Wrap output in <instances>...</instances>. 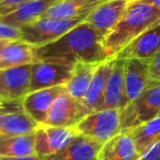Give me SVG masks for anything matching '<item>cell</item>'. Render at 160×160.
Returning a JSON list of instances; mask_svg holds the SVG:
<instances>
[{
	"instance_id": "4316f807",
	"label": "cell",
	"mask_w": 160,
	"mask_h": 160,
	"mask_svg": "<svg viewBox=\"0 0 160 160\" xmlns=\"http://www.w3.org/2000/svg\"><path fill=\"white\" fill-rule=\"evenodd\" d=\"M148 70H149V78H150V80L159 81L160 80V49L149 60Z\"/></svg>"
},
{
	"instance_id": "484cf974",
	"label": "cell",
	"mask_w": 160,
	"mask_h": 160,
	"mask_svg": "<svg viewBox=\"0 0 160 160\" xmlns=\"http://www.w3.org/2000/svg\"><path fill=\"white\" fill-rule=\"evenodd\" d=\"M0 40H8V41L21 40L20 29H17V28H13L11 25H8L2 22H0Z\"/></svg>"
},
{
	"instance_id": "d6986e66",
	"label": "cell",
	"mask_w": 160,
	"mask_h": 160,
	"mask_svg": "<svg viewBox=\"0 0 160 160\" xmlns=\"http://www.w3.org/2000/svg\"><path fill=\"white\" fill-rule=\"evenodd\" d=\"M124 59L114 58V65L108 79L102 109L120 110L124 93Z\"/></svg>"
},
{
	"instance_id": "277c9868",
	"label": "cell",
	"mask_w": 160,
	"mask_h": 160,
	"mask_svg": "<svg viewBox=\"0 0 160 160\" xmlns=\"http://www.w3.org/2000/svg\"><path fill=\"white\" fill-rule=\"evenodd\" d=\"M85 20L86 18L58 19L43 17L40 20L21 28V41L35 47L43 46L57 41Z\"/></svg>"
},
{
	"instance_id": "44dd1931",
	"label": "cell",
	"mask_w": 160,
	"mask_h": 160,
	"mask_svg": "<svg viewBox=\"0 0 160 160\" xmlns=\"http://www.w3.org/2000/svg\"><path fill=\"white\" fill-rule=\"evenodd\" d=\"M99 65L100 64H92V62H76L73 65L70 80L66 85L67 93L81 102L89 89L92 78H93L94 72Z\"/></svg>"
},
{
	"instance_id": "6da1fadb",
	"label": "cell",
	"mask_w": 160,
	"mask_h": 160,
	"mask_svg": "<svg viewBox=\"0 0 160 160\" xmlns=\"http://www.w3.org/2000/svg\"><path fill=\"white\" fill-rule=\"evenodd\" d=\"M104 40V35L83 21L55 42L36 47V59L72 66L78 62L101 64L109 59L103 47Z\"/></svg>"
},
{
	"instance_id": "52a82bcc",
	"label": "cell",
	"mask_w": 160,
	"mask_h": 160,
	"mask_svg": "<svg viewBox=\"0 0 160 160\" xmlns=\"http://www.w3.org/2000/svg\"><path fill=\"white\" fill-rule=\"evenodd\" d=\"M34 134L35 156L42 160L62 150L78 135L75 128L48 125H40Z\"/></svg>"
},
{
	"instance_id": "e575fe53",
	"label": "cell",
	"mask_w": 160,
	"mask_h": 160,
	"mask_svg": "<svg viewBox=\"0 0 160 160\" xmlns=\"http://www.w3.org/2000/svg\"><path fill=\"white\" fill-rule=\"evenodd\" d=\"M0 41H1V40H0Z\"/></svg>"
},
{
	"instance_id": "7a4b0ae2",
	"label": "cell",
	"mask_w": 160,
	"mask_h": 160,
	"mask_svg": "<svg viewBox=\"0 0 160 160\" xmlns=\"http://www.w3.org/2000/svg\"><path fill=\"white\" fill-rule=\"evenodd\" d=\"M158 24H160V9L142 0H132L118 24L103 42L108 58H115L132 41Z\"/></svg>"
},
{
	"instance_id": "9a60e30c",
	"label": "cell",
	"mask_w": 160,
	"mask_h": 160,
	"mask_svg": "<svg viewBox=\"0 0 160 160\" xmlns=\"http://www.w3.org/2000/svg\"><path fill=\"white\" fill-rule=\"evenodd\" d=\"M60 1L62 0H29L18 10L0 18V22L21 29L24 25L40 20L53 6L57 5Z\"/></svg>"
},
{
	"instance_id": "7402d4cb",
	"label": "cell",
	"mask_w": 160,
	"mask_h": 160,
	"mask_svg": "<svg viewBox=\"0 0 160 160\" xmlns=\"http://www.w3.org/2000/svg\"><path fill=\"white\" fill-rule=\"evenodd\" d=\"M35 133V132H34ZM27 135H0V156L31 157L35 156V134Z\"/></svg>"
},
{
	"instance_id": "4fadbf2b",
	"label": "cell",
	"mask_w": 160,
	"mask_h": 160,
	"mask_svg": "<svg viewBox=\"0 0 160 160\" xmlns=\"http://www.w3.org/2000/svg\"><path fill=\"white\" fill-rule=\"evenodd\" d=\"M32 65H23L1 70L2 92L6 102L21 100L30 93Z\"/></svg>"
},
{
	"instance_id": "d6a6232c",
	"label": "cell",
	"mask_w": 160,
	"mask_h": 160,
	"mask_svg": "<svg viewBox=\"0 0 160 160\" xmlns=\"http://www.w3.org/2000/svg\"><path fill=\"white\" fill-rule=\"evenodd\" d=\"M9 42H11V41H8V40H1L0 41V56H1L3 49H5V47L7 46Z\"/></svg>"
},
{
	"instance_id": "ac0fdd59",
	"label": "cell",
	"mask_w": 160,
	"mask_h": 160,
	"mask_svg": "<svg viewBox=\"0 0 160 160\" xmlns=\"http://www.w3.org/2000/svg\"><path fill=\"white\" fill-rule=\"evenodd\" d=\"M36 59V47L21 40L11 41L5 47L0 56V70L34 64Z\"/></svg>"
},
{
	"instance_id": "1f68e13d",
	"label": "cell",
	"mask_w": 160,
	"mask_h": 160,
	"mask_svg": "<svg viewBox=\"0 0 160 160\" xmlns=\"http://www.w3.org/2000/svg\"><path fill=\"white\" fill-rule=\"evenodd\" d=\"M142 1H145V2L158 8V9H160V0H142Z\"/></svg>"
},
{
	"instance_id": "83f0119b",
	"label": "cell",
	"mask_w": 160,
	"mask_h": 160,
	"mask_svg": "<svg viewBox=\"0 0 160 160\" xmlns=\"http://www.w3.org/2000/svg\"><path fill=\"white\" fill-rule=\"evenodd\" d=\"M139 160H160V140L148 147L140 155Z\"/></svg>"
},
{
	"instance_id": "836d02e7",
	"label": "cell",
	"mask_w": 160,
	"mask_h": 160,
	"mask_svg": "<svg viewBox=\"0 0 160 160\" xmlns=\"http://www.w3.org/2000/svg\"><path fill=\"white\" fill-rule=\"evenodd\" d=\"M0 1H1V0H0Z\"/></svg>"
},
{
	"instance_id": "9c48e42d",
	"label": "cell",
	"mask_w": 160,
	"mask_h": 160,
	"mask_svg": "<svg viewBox=\"0 0 160 160\" xmlns=\"http://www.w3.org/2000/svg\"><path fill=\"white\" fill-rule=\"evenodd\" d=\"M132 0H107L86 18L85 22L107 38L118 24Z\"/></svg>"
},
{
	"instance_id": "8992f818",
	"label": "cell",
	"mask_w": 160,
	"mask_h": 160,
	"mask_svg": "<svg viewBox=\"0 0 160 160\" xmlns=\"http://www.w3.org/2000/svg\"><path fill=\"white\" fill-rule=\"evenodd\" d=\"M73 66L57 62H36L32 65L30 92L46 88L66 86L71 78Z\"/></svg>"
},
{
	"instance_id": "cb8c5ba5",
	"label": "cell",
	"mask_w": 160,
	"mask_h": 160,
	"mask_svg": "<svg viewBox=\"0 0 160 160\" xmlns=\"http://www.w3.org/2000/svg\"><path fill=\"white\" fill-rule=\"evenodd\" d=\"M138 152L142 155L148 147L160 140V113L151 120L129 129Z\"/></svg>"
},
{
	"instance_id": "30bf717a",
	"label": "cell",
	"mask_w": 160,
	"mask_h": 160,
	"mask_svg": "<svg viewBox=\"0 0 160 160\" xmlns=\"http://www.w3.org/2000/svg\"><path fill=\"white\" fill-rule=\"evenodd\" d=\"M66 92V86L46 88L30 92L21 100L22 109L38 125L45 124L55 101Z\"/></svg>"
},
{
	"instance_id": "5b68a950",
	"label": "cell",
	"mask_w": 160,
	"mask_h": 160,
	"mask_svg": "<svg viewBox=\"0 0 160 160\" xmlns=\"http://www.w3.org/2000/svg\"><path fill=\"white\" fill-rule=\"evenodd\" d=\"M73 128L78 134L104 144L121 131L120 110H101L88 114Z\"/></svg>"
},
{
	"instance_id": "8fae6325",
	"label": "cell",
	"mask_w": 160,
	"mask_h": 160,
	"mask_svg": "<svg viewBox=\"0 0 160 160\" xmlns=\"http://www.w3.org/2000/svg\"><path fill=\"white\" fill-rule=\"evenodd\" d=\"M124 60V93L120 110L135 101L150 82L148 62L137 59Z\"/></svg>"
},
{
	"instance_id": "603a6c76",
	"label": "cell",
	"mask_w": 160,
	"mask_h": 160,
	"mask_svg": "<svg viewBox=\"0 0 160 160\" xmlns=\"http://www.w3.org/2000/svg\"><path fill=\"white\" fill-rule=\"evenodd\" d=\"M38 126L40 125L28 115L22 108H18L5 114L0 135H27L34 133Z\"/></svg>"
},
{
	"instance_id": "ffe728a7",
	"label": "cell",
	"mask_w": 160,
	"mask_h": 160,
	"mask_svg": "<svg viewBox=\"0 0 160 160\" xmlns=\"http://www.w3.org/2000/svg\"><path fill=\"white\" fill-rule=\"evenodd\" d=\"M107 0H62L53 6L44 17L58 19L87 18Z\"/></svg>"
},
{
	"instance_id": "d4e9b609",
	"label": "cell",
	"mask_w": 160,
	"mask_h": 160,
	"mask_svg": "<svg viewBox=\"0 0 160 160\" xmlns=\"http://www.w3.org/2000/svg\"><path fill=\"white\" fill-rule=\"evenodd\" d=\"M28 1L29 0H1L0 1V18L12 13Z\"/></svg>"
},
{
	"instance_id": "3957f363",
	"label": "cell",
	"mask_w": 160,
	"mask_h": 160,
	"mask_svg": "<svg viewBox=\"0 0 160 160\" xmlns=\"http://www.w3.org/2000/svg\"><path fill=\"white\" fill-rule=\"evenodd\" d=\"M121 131H127L151 120L160 113V80H150L135 101L120 110Z\"/></svg>"
},
{
	"instance_id": "5bb4252c",
	"label": "cell",
	"mask_w": 160,
	"mask_h": 160,
	"mask_svg": "<svg viewBox=\"0 0 160 160\" xmlns=\"http://www.w3.org/2000/svg\"><path fill=\"white\" fill-rule=\"evenodd\" d=\"M140 153L136 148L129 129L122 131L102 145L98 160H139Z\"/></svg>"
},
{
	"instance_id": "2e32d148",
	"label": "cell",
	"mask_w": 160,
	"mask_h": 160,
	"mask_svg": "<svg viewBox=\"0 0 160 160\" xmlns=\"http://www.w3.org/2000/svg\"><path fill=\"white\" fill-rule=\"evenodd\" d=\"M113 65L114 58H112V59H108L101 62L97 68L89 89H88L83 100L81 101L88 114L96 111H101L102 109L105 88H107L108 79H109V76L113 68Z\"/></svg>"
},
{
	"instance_id": "e0dca14e",
	"label": "cell",
	"mask_w": 160,
	"mask_h": 160,
	"mask_svg": "<svg viewBox=\"0 0 160 160\" xmlns=\"http://www.w3.org/2000/svg\"><path fill=\"white\" fill-rule=\"evenodd\" d=\"M103 144L78 134L69 145L44 160H98Z\"/></svg>"
},
{
	"instance_id": "4dcf8cb0",
	"label": "cell",
	"mask_w": 160,
	"mask_h": 160,
	"mask_svg": "<svg viewBox=\"0 0 160 160\" xmlns=\"http://www.w3.org/2000/svg\"><path fill=\"white\" fill-rule=\"evenodd\" d=\"M6 103L5 98H3V92H2V76H1V70H0V104Z\"/></svg>"
},
{
	"instance_id": "f546056e",
	"label": "cell",
	"mask_w": 160,
	"mask_h": 160,
	"mask_svg": "<svg viewBox=\"0 0 160 160\" xmlns=\"http://www.w3.org/2000/svg\"><path fill=\"white\" fill-rule=\"evenodd\" d=\"M0 160H42L36 156L31 157H6V156H0Z\"/></svg>"
},
{
	"instance_id": "f1b7e54d",
	"label": "cell",
	"mask_w": 160,
	"mask_h": 160,
	"mask_svg": "<svg viewBox=\"0 0 160 160\" xmlns=\"http://www.w3.org/2000/svg\"><path fill=\"white\" fill-rule=\"evenodd\" d=\"M12 102H13V101H11V102H6V103H3V104H0V132H1V127H2L3 116H5V114L7 113L8 111H10V110L18 109V108H22L21 102L18 103L17 105H11Z\"/></svg>"
},
{
	"instance_id": "ba28073f",
	"label": "cell",
	"mask_w": 160,
	"mask_h": 160,
	"mask_svg": "<svg viewBox=\"0 0 160 160\" xmlns=\"http://www.w3.org/2000/svg\"><path fill=\"white\" fill-rule=\"evenodd\" d=\"M87 115L88 112L83 108L82 103L65 92L55 101L46 122L43 125L73 128Z\"/></svg>"
},
{
	"instance_id": "7c38bea8",
	"label": "cell",
	"mask_w": 160,
	"mask_h": 160,
	"mask_svg": "<svg viewBox=\"0 0 160 160\" xmlns=\"http://www.w3.org/2000/svg\"><path fill=\"white\" fill-rule=\"evenodd\" d=\"M160 49V24L147 30L116 55L118 59H137L149 62Z\"/></svg>"
}]
</instances>
